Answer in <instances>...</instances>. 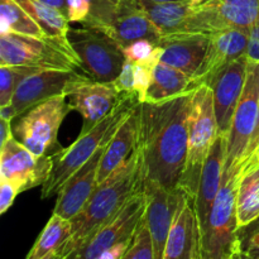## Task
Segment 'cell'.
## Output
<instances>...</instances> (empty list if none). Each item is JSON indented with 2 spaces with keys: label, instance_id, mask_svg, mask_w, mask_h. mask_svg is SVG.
Masks as SVG:
<instances>
[{
  "label": "cell",
  "instance_id": "cell-37",
  "mask_svg": "<svg viewBox=\"0 0 259 259\" xmlns=\"http://www.w3.org/2000/svg\"><path fill=\"white\" fill-rule=\"evenodd\" d=\"M254 237H259V217L254 222L245 225V227L239 228V230H238V240H239L240 247Z\"/></svg>",
  "mask_w": 259,
  "mask_h": 259
},
{
  "label": "cell",
  "instance_id": "cell-14",
  "mask_svg": "<svg viewBox=\"0 0 259 259\" xmlns=\"http://www.w3.org/2000/svg\"><path fill=\"white\" fill-rule=\"evenodd\" d=\"M147 227L153 243L154 259H163L167 239L179 204L180 189L169 190L154 181H144Z\"/></svg>",
  "mask_w": 259,
  "mask_h": 259
},
{
  "label": "cell",
  "instance_id": "cell-11",
  "mask_svg": "<svg viewBox=\"0 0 259 259\" xmlns=\"http://www.w3.org/2000/svg\"><path fill=\"white\" fill-rule=\"evenodd\" d=\"M52 166V154L37 157L15 137L0 148V180L13 184L20 192L42 186Z\"/></svg>",
  "mask_w": 259,
  "mask_h": 259
},
{
  "label": "cell",
  "instance_id": "cell-19",
  "mask_svg": "<svg viewBox=\"0 0 259 259\" xmlns=\"http://www.w3.org/2000/svg\"><path fill=\"white\" fill-rule=\"evenodd\" d=\"M199 249V224L195 201L180 189L174 224L167 239L163 259H194Z\"/></svg>",
  "mask_w": 259,
  "mask_h": 259
},
{
  "label": "cell",
  "instance_id": "cell-43",
  "mask_svg": "<svg viewBox=\"0 0 259 259\" xmlns=\"http://www.w3.org/2000/svg\"><path fill=\"white\" fill-rule=\"evenodd\" d=\"M228 259H255V258L252 257V255H250L247 250H244V249H242L240 247H238Z\"/></svg>",
  "mask_w": 259,
  "mask_h": 259
},
{
  "label": "cell",
  "instance_id": "cell-46",
  "mask_svg": "<svg viewBox=\"0 0 259 259\" xmlns=\"http://www.w3.org/2000/svg\"><path fill=\"white\" fill-rule=\"evenodd\" d=\"M249 163H258V164H259V148H258V151L255 152L254 154H253L252 158H250L249 161L245 162L244 164H249Z\"/></svg>",
  "mask_w": 259,
  "mask_h": 259
},
{
  "label": "cell",
  "instance_id": "cell-1",
  "mask_svg": "<svg viewBox=\"0 0 259 259\" xmlns=\"http://www.w3.org/2000/svg\"><path fill=\"white\" fill-rule=\"evenodd\" d=\"M192 91L139 105V138L144 181L179 189L186 163Z\"/></svg>",
  "mask_w": 259,
  "mask_h": 259
},
{
  "label": "cell",
  "instance_id": "cell-23",
  "mask_svg": "<svg viewBox=\"0 0 259 259\" xmlns=\"http://www.w3.org/2000/svg\"><path fill=\"white\" fill-rule=\"evenodd\" d=\"M15 2L40 25L51 42L55 43L57 47L65 51L80 63L68 38V32L71 29L70 22L63 13L39 0H15Z\"/></svg>",
  "mask_w": 259,
  "mask_h": 259
},
{
  "label": "cell",
  "instance_id": "cell-29",
  "mask_svg": "<svg viewBox=\"0 0 259 259\" xmlns=\"http://www.w3.org/2000/svg\"><path fill=\"white\" fill-rule=\"evenodd\" d=\"M37 71L39 70L23 66H0V106L12 103L18 83Z\"/></svg>",
  "mask_w": 259,
  "mask_h": 259
},
{
  "label": "cell",
  "instance_id": "cell-9",
  "mask_svg": "<svg viewBox=\"0 0 259 259\" xmlns=\"http://www.w3.org/2000/svg\"><path fill=\"white\" fill-rule=\"evenodd\" d=\"M259 114V62L248 61L247 80L238 103L232 128L228 134L227 161L224 171L244 163Z\"/></svg>",
  "mask_w": 259,
  "mask_h": 259
},
{
  "label": "cell",
  "instance_id": "cell-13",
  "mask_svg": "<svg viewBox=\"0 0 259 259\" xmlns=\"http://www.w3.org/2000/svg\"><path fill=\"white\" fill-rule=\"evenodd\" d=\"M249 33L248 28H227L210 34L206 55L194 77L195 89L200 85L211 88L230 63L247 56Z\"/></svg>",
  "mask_w": 259,
  "mask_h": 259
},
{
  "label": "cell",
  "instance_id": "cell-27",
  "mask_svg": "<svg viewBox=\"0 0 259 259\" xmlns=\"http://www.w3.org/2000/svg\"><path fill=\"white\" fill-rule=\"evenodd\" d=\"M7 33H18L51 42L40 25L15 0H0V34Z\"/></svg>",
  "mask_w": 259,
  "mask_h": 259
},
{
  "label": "cell",
  "instance_id": "cell-45",
  "mask_svg": "<svg viewBox=\"0 0 259 259\" xmlns=\"http://www.w3.org/2000/svg\"><path fill=\"white\" fill-rule=\"evenodd\" d=\"M40 259H66V258L63 257V255L61 254V253L58 252V250H55V252L50 253V254L45 255V257L40 258Z\"/></svg>",
  "mask_w": 259,
  "mask_h": 259
},
{
  "label": "cell",
  "instance_id": "cell-31",
  "mask_svg": "<svg viewBox=\"0 0 259 259\" xmlns=\"http://www.w3.org/2000/svg\"><path fill=\"white\" fill-rule=\"evenodd\" d=\"M134 65H136V70H134V94H136L139 104H143L147 103L154 68L143 65V63H134Z\"/></svg>",
  "mask_w": 259,
  "mask_h": 259
},
{
  "label": "cell",
  "instance_id": "cell-32",
  "mask_svg": "<svg viewBox=\"0 0 259 259\" xmlns=\"http://www.w3.org/2000/svg\"><path fill=\"white\" fill-rule=\"evenodd\" d=\"M156 47L157 43L152 42L149 39L134 40L131 45L123 47L125 61H131L133 63L143 62L152 55V52H153Z\"/></svg>",
  "mask_w": 259,
  "mask_h": 259
},
{
  "label": "cell",
  "instance_id": "cell-22",
  "mask_svg": "<svg viewBox=\"0 0 259 259\" xmlns=\"http://www.w3.org/2000/svg\"><path fill=\"white\" fill-rule=\"evenodd\" d=\"M141 105V104H139ZM139 105L132 111L131 115L110 139L101 157L98 174V185L110 176L120 167L138 147L139 138Z\"/></svg>",
  "mask_w": 259,
  "mask_h": 259
},
{
  "label": "cell",
  "instance_id": "cell-6",
  "mask_svg": "<svg viewBox=\"0 0 259 259\" xmlns=\"http://www.w3.org/2000/svg\"><path fill=\"white\" fill-rule=\"evenodd\" d=\"M71 46L80 61L81 70L100 82H113L123 68V46L108 33L96 28H71Z\"/></svg>",
  "mask_w": 259,
  "mask_h": 259
},
{
  "label": "cell",
  "instance_id": "cell-8",
  "mask_svg": "<svg viewBox=\"0 0 259 259\" xmlns=\"http://www.w3.org/2000/svg\"><path fill=\"white\" fill-rule=\"evenodd\" d=\"M0 66L65 71L81 68L75 58L52 42L18 33L0 34Z\"/></svg>",
  "mask_w": 259,
  "mask_h": 259
},
{
  "label": "cell",
  "instance_id": "cell-33",
  "mask_svg": "<svg viewBox=\"0 0 259 259\" xmlns=\"http://www.w3.org/2000/svg\"><path fill=\"white\" fill-rule=\"evenodd\" d=\"M90 0H67V19L70 23H81L86 25L91 17Z\"/></svg>",
  "mask_w": 259,
  "mask_h": 259
},
{
  "label": "cell",
  "instance_id": "cell-34",
  "mask_svg": "<svg viewBox=\"0 0 259 259\" xmlns=\"http://www.w3.org/2000/svg\"><path fill=\"white\" fill-rule=\"evenodd\" d=\"M134 70H136V65L131 61H125L120 73L113 81L121 95H136L134 94Z\"/></svg>",
  "mask_w": 259,
  "mask_h": 259
},
{
  "label": "cell",
  "instance_id": "cell-39",
  "mask_svg": "<svg viewBox=\"0 0 259 259\" xmlns=\"http://www.w3.org/2000/svg\"><path fill=\"white\" fill-rule=\"evenodd\" d=\"M258 148H259V114H258V123H257V126H255L254 134H253L252 141H250L249 147H248V151H247V153H245L244 163L247 161H249L250 158H252L253 154L257 152Z\"/></svg>",
  "mask_w": 259,
  "mask_h": 259
},
{
  "label": "cell",
  "instance_id": "cell-18",
  "mask_svg": "<svg viewBox=\"0 0 259 259\" xmlns=\"http://www.w3.org/2000/svg\"><path fill=\"white\" fill-rule=\"evenodd\" d=\"M210 34L206 33H176L163 35L157 45L162 48L161 62L182 71L194 80L202 65Z\"/></svg>",
  "mask_w": 259,
  "mask_h": 259
},
{
  "label": "cell",
  "instance_id": "cell-16",
  "mask_svg": "<svg viewBox=\"0 0 259 259\" xmlns=\"http://www.w3.org/2000/svg\"><path fill=\"white\" fill-rule=\"evenodd\" d=\"M247 56L230 63L211 85L214 108L220 134H229L238 103L247 80Z\"/></svg>",
  "mask_w": 259,
  "mask_h": 259
},
{
  "label": "cell",
  "instance_id": "cell-49",
  "mask_svg": "<svg viewBox=\"0 0 259 259\" xmlns=\"http://www.w3.org/2000/svg\"><path fill=\"white\" fill-rule=\"evenodd\" d=\"M257 151H258V149H257Z\"/></svg>",
  "mask_w": 259,
  "mask_h": 259
},
{
  "label": "cell",
  "instance_id": "cell-35",
  "mask_svg": "<svg viewBox=\"0 0 259 259\" xmlns=\"http://www.w3.org/2000/svg\"><path fill=\"white\" fill-rule=\"evenodd\" d=\"M20 194L13 184L0 180V214H5L14 204V200Z\"/></svg>",
  "mask_w": 259,
  "mask_h": 259
},
{
  "label": "cell",
  "instance_id": "cell-38",
  "mask_svg": "<svg viewBox=\"0 0 259 259\" xmlns=\"http://www.w3.org/2000/svg\"><path fill=\"white\" fill-rule=\"evenodd\" d=\"M13 137H14V133H13L12 121L0 119V148Z\"/></svg>",
  "mask_w": 259,
  "mask_h": 259
},
{
  "label": "cell",
  "instance_id": "cell-25",
  "mask_svg": "<svg viewBox=\"0 0 259 259\" xmlns=\"http://www.w3.org/2000/svg\"><path fill=\"white\" fill-rule=\"evenodd\" d=\"M139 4L146 10L152 22L157 25L162 37L176 33H186L190 15L194 8L190 0L163 4Z\"/></svg>",
  "mask_w": 259,
  "mask_h": 259
},
{
  "label": "cell",
  "instance_id": "cell-47",
  "mask_svg": "<svg viewBox=\"0 0 259 259\" xmlns=\"http://www.w3.org/2000/svg\"><path fill=\"white\" fill-rule=\"evenodd\" d=\"M194 259H211V258H210L209 255L205 254V253H202L201 250H200V247H199V249H197L196 255H195Z\"/></svg>",
  "mask_w": 259,
  "mask_h": 259
},
{
  "label": "cell",
  "instance_id": "cell-2",
  "mask_svg": "<svg viewBox=\"0 0 259 259\" xmlns=\"http://www.w3.org/2000/svg\"><path fill=\"white\" fill-rule=\"evenodd\" d=\"M144 187L143 167L137 147L131 157L96 186L80 214L73 218L72 233L58 252L67 258L113 219L136 192Z\"/></svg>",
  "mask_w": 259,
  "mask_h": 259
},
{
  "label": "cell",
  "instance_id": "cell-5",
  "mask_svg": "<svg viewBox=\"0 0 259 259\" xmlns=\"http://www.w3.org/2000/svg\"><path fill=\"white\" fill-rule=\"evenodd\" d=\"M243 164L224 171L223 184L207 220L199 228V247L211 259H228L240 247L238 240L237 192Z\"/></svg>",
  "mask_w": 259,
  "mask_h": 259
},
{
  "label": "cell",
  "instance_id": "cell-24",
  "mask_svg": "<svg viewBox=\"0 0 259 259\" xmlns=\"http://www.w3.org/2000/svg\"><path fill=\"white\" fill-rule=\"evenodd\" d=\"M191 90H195L192 77L172 66L159 62L153 70L147 103H158Z\"/></svg>",
  "mask_w": 259,
  "mask_h": 259
},
{
  "label": "cell",
  "instance_id": "cell-4",
  "mask_svg": "<svg viewBox=\"0 0 259 259\" xmlns=\"http://www.w3.org/2000/svg\"><path fill=\"white\" fill-rule=\"evenodd\" d=\"M219 134L212 89L207 85L197 86L191 96L186 163L179 185V189L194 201L204 164Z\"/></svg>",
  "mask_w": 259,
  "mask_h": 259
},
{
  "label": "cell",
  "instance_id": "cell-28",
  "mask_svg": "<svg viewBox=\"0 0 259 259\" xmlns=\"http://www.w3.org/2000/svg\"><path fill=\"white\" fill-rule=\"evenodd\" d=\"M71 233L72 222L60 215L52 214L25 259H40L55 250H58L67 242Z\"/></svg>",
  "mask_w": 259,
  "mask_h": 259
},
{
  "label": "cell",
  "instance_id": "cell-3",
  "mask_svg": "<svg viewBox=\"0 0 259 259\" xmlns=\"http://www.w3.org/2000/svg\"><path fill=\"white\" fill-rule=\"evenodd\" d=\"M138 105L139 101L136 95H123L113 111L89 133L78 136L75 143L71 144L68 148L56 151L52 154L53 166L50 176L42 185L40 197L46 200L57 195L68 179L83 164L88 163L101 147L110 142L119 126Z\"/></svg>",
  "mask_w": 259,
  "mask_h": 259
},
{
  "label": "cell",
  "instance_id": "cell-30",
  "mask_svg": "<svg viewBox=\"0 0 259 259\" xmlns=\"http://www.w3.org/2000/svg\"><path fill=\"white\" fill-rule=\"evenodd\" d=\"M120 259H154L153 243L144 215Z\"/></svg>",
  "mask_w": 259,
  "mask_h": 259
},
{
  "label": "cell",
  "instance_id": "cell-36",
  "mask_svg": "<svg viewBox=\"0 0 259 259\" xmlns=\"http://www.w3.org/2000/svg\"><path fill=\"white\" fill-rule=\"evenodd\" d=\"M247 58L248 61H252V62H259V15L254 24L250 28Z\"/></svg>",
  "mask_w": 259,
  "mask_h": 259
},
{
  "label": "cell",
  "instance_id": "cell-40",
  "mask_svg": "<svg viewBox=\"0 0 259 259\" xmlns=\"http://www.w3.org/2000/svg\"><path fill=\"white\" fill-rule=\"evenodd\" d=\"M240 248L247 250L252 257H254L255 259H259V237L252 238V239L248 240L247 243H244Z\"/></svg>",
  "mask_w": 259,
  "mask_h": 259
},
{
  "label": "cell",
  "instance_id": "cell-10",
  "mask_svg": "<svg viewBox=\"0 0 259 259\" xmlns=\"http://www.w3.org/2000/svg\"><path fill=\"white\" fill-rule=\"evenodd\" d=\"M146 212L144 187L133 195L120 211L104 224L85 244L66 259H98L118 243L132 239L139 222Z\"/></svg>",
  "mask_w": 259,
  "mask_h": 259
},
{
  "label": "cell",
  "instance_id": "cell-42",
  "mask_svg": "<svg viewBox=\"0 0 259 259\" xmlns=\"http://www.w3.org/2000/svg\"><path fill=\"white\" fill-rule=\"evenodd\" d=\"M39 2L56 8V9L60 10L61 13H63L67 17V0H39Z\"/></svg>",
  "mask_w": 259,
  "mask_h": 259
},
{
  "label": "cell",
  "instance_id": "cell-21",
  "mask_svg": "<svg viewBox=\"0 0 259 259\" xmlns=\"http://www.w3.org/2000/svg\"><path fill=\"white\" fill-rule=\"evenodd\" d=\"M111 37L125 47L138 39L158 43L162 34L138 0H120Z\"/></svg>",
  "mask_w": 259,
  "mask_h": 259
},
{
  "label": "cell",
  "instance_id": "cell-41",
  "mask_svg": "<svg viewBox=\"0 0 259 259\" xmlns=\"http://www.w3.org/2000/svg\"><path fill=\"white\" fill-rule=\"evenodd\" d=\"M18 114L15 111V109L13 108L12 103L8 104V105L0 106V119H5L8 121H12L13 119H17Z\"/></svg>",
  "mask_w": 259,
  "mask_h": 259
},
{
  "label": "cell",
  "instance_id": "cell-12",
  "mask_svg": "<svg viewBox=\"0 0 259 259\" xmlns=\"http://www.w3.org/2000/svg\"><path fill=\"white\" fill-rule=\"evenodd\" d=\"M67 98L73 110L83 118L80 133L83 136L113 111L123 95L113 82H100L88 75H81L70 85Z\"/></svg>",
  "mask_w": 259,
  "mask_h": 259
},
{
  "label": "cell",
  "instance_id": "cell-48",
  "mask_svg": "<svg viewBox=\"0 0 259 259\" xmlns=\"http://www.w3.org/2000/svg\"><path fill=\"white\" fill-rule=\"evenodd\" d=\"M204 2H207V0H190V3H191L192 5H199Z\"/></svg>",
  "mask_w": 259,
  "mask_h": 259
},
{
  "label": "cell",
  "instance_id": "cell-17",
  "mask_svg": "<svg viewBox=\"0 0 259 259\" xmlns=\"http://www.w3.org/2000/svg\"><path fill=\"white\" fill-rule=\"evenodd\" d=\"M105 146L101 147L93 158L72 175L57 194L53 214L72 220L85 207L98 186V174Z\"/></svg>",
  "mask_w": 259,
  "mask_h": 259
},
{
  "label": "cell",
  "instance_id": "cell-7",
  "mask_svg": "<svg viewBox=\"0 0 259 259\" xmlns=\"http://www.w3.org/2000/svg\"><path fill=\"white\" fill-rule=\"evenodd\" d=\"M67 96L58 95L33 106L17 118L14 137L37 157L46 156L57 144V134L63 119L71 110Z\"/></svg>",
  "mask_w": 259,
  "mask_h": 259
},
{
  "label": "cell",
  "instance_id": "cell-20",
  "mask_svg": "<svg viewBox=\"0 0 259 259\" xmlns=\"http://www.w3.org/2000/svg\"><path fill=\"white\" fill-rule=\"evenodd\" d=\"M227 148L228 134H219L210 149V153L202 168L199 190L195 199V210H196L199 228L202 227L207 220L222 187L225 161H227Z\"/></svg>",
  "mask_w": 259,
  "mask_h": 259
},
{
  "label": "cell",
  "instance_id": "cell-26",
  "mask_svg": "<svg viewBox=\"0 0 259 259\" xmlns=\"http://www.w3.org/2000/svg\"><path fill=\"white\" fill-rule=\"evenodd\" d=\"M237 217L239 228L259 217V164H244L238 182Z\"/></svg>",
  "mask_w": 259,
  "mask_h": 259
},
{
  "label": "cell",
  "instance_id": "cell-15",
  "mask_svg": "<svg viewBox=\"0 0 259 259\" xmlns=\"http://www.w3.org/2000/svg\"><path fill=\"white\" fill-rule=\"evenodd\" d=\"M81 76L77 70H39L18 83L12 99L18 116L33 106L58 95L67 96L71 83Z\"/></svg>",
  "mask_w": 259,
  "mask_h": 259
},
{
  "label": "cell",
  "instance_id": "cell-44",
  "mask_svg": "<svg viewBox=\"0 0 259 259\" xmlns=\"http://www.w3.org/2000/svg\"><path fill=\"white\" fill-rule=\"evenodd\" d=\"M139 3H146V4H163V3H176V2H186V0H138Z\"/></svg>",
  "mask_w": 259,
  "mask_h": 259
}]
</instances>
